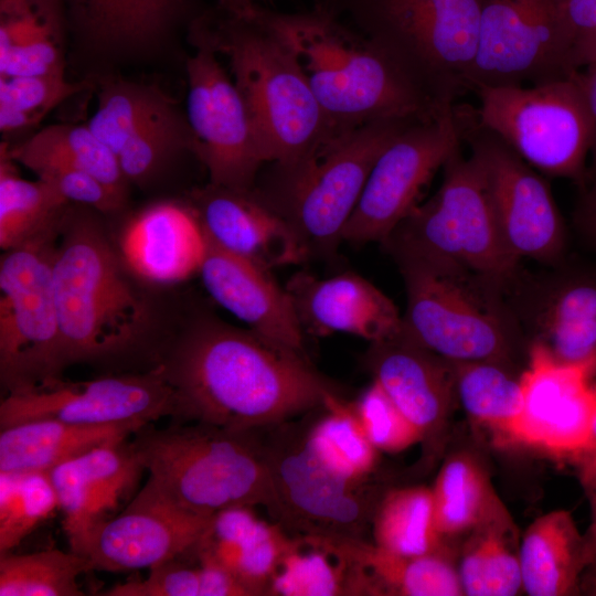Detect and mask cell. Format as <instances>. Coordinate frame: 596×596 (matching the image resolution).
Segmentation results:
<instances>
[{
	"label": "cell",
	"instance_id": "cell-1",
	"mask_svg": "<svg viewBox=\"0 0 596 596\" xmlns=\"http://www.w3.org/2000/svg\"><path fill=\"white\" fill-rule=\"evenodd\" d=\"M156 365L173 389L179 423L260 432L337 394L306 353L209 315L163 338Z\"/></svg>",
	"mask_w": 596,
	"mask_h": 596
},
{
	"label": "cell",
	"instance_id": "cell-2",
	"mask_svg": "<svg viewBox=\"0 0 596 596\" xmlns=\"http://www.w3.org/2000/svg\"><path fill=\"white\" fill-rule=\"evenodd\" d=\"M130 270L97 219L67 209L52 270L63 370L156 366L162 338L153 334L149 302Z\"/></svg>",
	"mask_w": 596,
	"mask_h": 596
},
{
	"label": "cell",
	"instance_id": "cell-3",
	"mask_svg": "<svg viewBox=\"0 0 596 596\" xmlns=\"http://www.w3.org/2000/svg\"><path fill=\"white\" fill-rule=\"evenodd\" d=\"M263 12L298 61L332 130L379 119L425 118L455 104L437 99L375 41L326 11Z\"/></svg>",
	"mask_w": 596,
	"mask_h": 596
},
{
	"label": "cell",
	"instance_id": "cell-4",
	"mask_svg": "<svg viewBox=\"0 0 596 596\" xmlns=\"http://www.w3.org/2000/svg\"><path fill=\"white\" fill-rule=\"evenodd\" d=\"M131 443L160 497L191 513L210 517L233 507H265L278 520L279 505L260 432H237L203 423L137 430Z\"/></svg>",
	"mask_w": 596,
	"mask_h": 596
},
{
	"label": "cell",
	"instance_id": "cell-5",
	"mask_svg": "<svg viewBox=\"0 0 596 596\" xmlns=\"http://www.w3.org/2000/svg\"><path fill=\"white\" fill-rule=\"evenodd\" d=\"M224 8V7H223ZM228 18L200 28L230 63L262 139L267 162L289 166L309 155L332 131L287 44L255 4L224 8Z\"/></svg>",
	"mask_w": 596,
	"mask_h": 596
},
{
	"label": "cell",
	"instance_id": "cell-6",
	"mask_svg": "<svg viewBox=\"0 0 596 596\" xmlns=\"http://www.w3.org/2000/svg\"><path fill=\"white\" fill-rule=\"evenodd\" d=\"M395 263L406 291V337L450 363H505L523 334L503 287L458 264Z\"/></svg>",
	"mask_w": 596,
	"mask_h": 596
},
{
	"label": "cell",
	"instance_id": "cell-7",
	"mask_svg": "<svg viewBox=\"0 0 596 596\" xmlns=\"http://www.w3.org/2000/svg\"><path fill=\"white\" fill-rule=\"evenodd\" d=\"M415 119H379L332 130L302 159L277 166L272 188L259 194L289 224L308 258L336 254L376 159Z\"/></svg>",
	"mask_w": 596,
	"mask_h": 596
},
{
	"label": "cell",
	"instance_id": "cell-8",
	"mask_svg": "<svg viewBox=\"0 0 596 596\" xmlns=\"http://www.w3.org/2000/svg\"><path fill=\"white\" fill-rule=\"evenodd\" d=\"M443 181L382 243L394 260L458 264L505 288L520 262L499 230L482 169L459 148L443 166Z\"/></svg>",
	"mask_w": 596,
	"mask_h": 596
},
{
	"label": "cell",
	"instance_id": "cell-9",
	"mask_svg": "<svg viewBox=\"0 0 596 596\" xmlns=\"http://www.w3.org/2000/svg\"><path fill=\"white\" fill-rule=\"evenodd\" d=\"M573 75L535 85L477 86L476 120L544 175L586 184L592 124Z\"/></svg>",
	"mask_w": 596,
	"mask_h": 596
},
{
	"label": "cell",
	"instance_id": "cell-10",
	"mask_svg": "<svg viewBox=\"0 0 596 596\" xmlns=\"http://www.w3.org/2000/svg\"><path fill=\"white\" fill-rule=\"evenodd\" d=\"M481 0H361L369 38L437 99L467 91L477 54Z\"/></svg>",
	"mask_w": 596,
	"mask_h": 596
},
{
	"label": "cell",
	"instance_id": "cell-11",
	"mask_svg": "<svg viewBox=\"0 0 596 596\" xmlns=\"http://www.w3.org/2000/svg\"><path fill=\"white\" fill-rule=\"evenodd\" d=\"M60 226L1 256L0 382L6 394L50 383L64 371L52 273Z\"/></svg>",
	"mask_w": 596,
	"mask_h": 596
},
{
	"label": "cell",
	"instance_id": "cell-12",
	"mask_svg": "<svg viewBox=\"0 0 596 596\" xmlns=\"http://www.w3.org/2000/svg\"><path fill=\"white\" fill-rule=\"evenodd\" d=\"M577 71L568 0H481L467 89L542 84Z\"/></svg>",
	"mask_w": 596,
	"mask_h": 596
},
{
	"label": "cell",
	"instance_id": "cell-13",
	"mask_svg": "<svg viewBox=\"0 0 596 596\" xmlns=\"http://www.w3.org/2000/svg\"><path fill=\"white\" fill-rule=\"evenodd\" d=\"M279 505V524L302 534L361 538L380 499L368 479L331 467L290 422L262 430Z\"/></svg>",
	"mask_w": 596,
	"mask_h": 596
},
{
	"label": "cell",
	"instance_id": "cell-14",
	"mask_svg": "<svg viewBox=\"0 0 596 596\" xmlns=\"http://www.w3.org/2000/svg\"><path fill=\"white\" fill-rule=\"evenodd\" d=\"M462 142L455 104L411 121L376 159L342 230V241L382 244L418 204L422 189Z\"/></svg>",
	"mask_w": 596,
	"mask_h": 596
},
{
	"label": "cell",
	"instance_id": "cell-15",
	"mask_svg": "<svg viewBox=\"0 0 596 596\" xmlns=\"http://www.w3.org/2000/svg\"><path fill=\"white\" fill-rule=\"evenodd\" d=\"M464 142L479 162L502 238L518 260L555 265L564 254L566 230L543 174L476 120L473 109L456 106Z\"/></svg>",
	"mask_w": 596,
	"mask_h": 596
},
{
	"label": "cell",
	"instance_id": "cell-16",
	"mask_svg": "<svg viewBox=\"0 0 596 596\" xmlns=\"http://www.w3.org/2000/svg\"><path fill=\"white\" fill-rule=\"evenodd\" d=\"M187 61V120L192 150L207 169L210 183L252 190L265 149L234 79L220 63L217 51L200 34Z\"/></svg>",
	"mask_w": 596,
	"mask_h": 596
},
{
	"label": "cell",
	"instance_id": "cell-17",
	"mask_svg": "<svg viewBox=\"0 0 596 596\" xmlns=\"http://www.w3.org/2000/svg\"><path fill=\"white\" fill-rule=\"evenodd\" d=\"M177 413L173 389L159 366L111 373L89 381L62 377L6 394L0 403V429L35 419L83 425L153 423Z\"/></svg>",
	"mask_w": 596,
	"mask_h": 596
},
{
	"label": "cell",
	"instance_id": "cell-18",
	"mask_svg": "<svg viewBox=\"0 0 596 596\" xmlns=\"http://www.w3.org/2000/svg\"><path fill=\"white\" fill-rule=\"evenodd\" d=\"M523 333L558 362L596 371V269L520 270L504 289Z\"/></svg>",
	"mask_w": 596,
	"mask_h": 596
},
{
	"label": "cell",
	"instance_id": "cell-19",
	"mask_svg": "<svg viewBox=\"0 0 596 596\" xmlns=\"http://www.w3.org/2000/svg\"><path fill=\"white\" fill-rule=\"evenodd\" d=\"M596 371L555 360L539 343H531L528 368L520 375L522 413L510 437L575 459L592 450L596 415Z\"/></svg>",
	"mask_w": 596,
	"mask_h": 596
},
{
	"label": "cell",
	"instance_id": "cell-20",
	"mask_svg": "<svg viewBox=\"0 0 596 596\" xmlns=\"http://www.w3.org/2000/svg\"><path fill=\"white\" fill-rule=\"evenodd\" d=\"M210 517L188 512L145 485L124 510L93 528L70 550L87 558L93 571L149 570L188 553Z\"/></svg>",
	"mask_w": 596,
	"mask_h": 596
},
{
	"label": "cell",
	"instance_id": "cell-21",
	"mask_svg": "<svg viewBox=\"0 0 596 596\" xmlns=\"http://www.w3.org/2000/svg\"><path fill=\"white\" fill-rule=\"evenodd\" d=\"M188 206L219 247L265 268L308 259L289 224L252 190L209 183L190 193Z\"/></svg>",
	"mask_w": 596,
	"mask_h": 596
},
{
	"label": "cell",
	"instance_id": "cell-22",
	"mask_svg": "<svg viewBox=\"0 0 596 596\" xmlns=\"http://www.w3.org/2000/svg\"><path fill=\"white\" fill-rule=\"evenodd\" d=\"M204 240L198 273L207 294L253 332L305 353V331L272 269L219 247L205 235Z\"/></svg>",
	"mask_w": 596,
	"mask_h": 596
},
{
	"label": "cell",
	"instance_id": "cell-23",
	"mask_svg": "<svg viewBox=\"0 0 596 596\" xmlns=\"http://www.w3.org/2000/svg\"><path fill=\"white\" fill-rule=\"evenodd\" d=\"M285 288L305 332L321 337L348 333L373 343L402 328L394 302L358 274L347 272L320 279L298 273Z\"/></svg>",
	"mask_w": 596,
	"mask_h": 596
},
{
	"label": "cell",
	"instance_id": "cell-24",
	"mask_svg": "<svg viewBox=\"0 0 596 596\" xmlns=\"http://www.w3.org/2000/svg\"><path fill=\"white\" fill-rule=\"evenodd\" d=\"M143 471L131 437L100 446L49 471L68 545L115 517Z\"/></svg>",
	"mask_w": 596,
	"mask_h": 596
},
{
	"label": "cell",
	"instance_id": "cell-25",
	"mask_svg": "<svg viewBox=\"0 0 596 596\" xmlns=\"http://www.w3.org/2000/svg\"><path fill=\"white\" fill-rule=\"evenodd\" d=\"M365 363L373 381L419 430L423 440L440 427L455 395L450 362L400 330L370 343Z\"/></svg>",
	"mask_w": 596,
	"mask_h": 596
},
{
	"label": "cell",
	"instance_id": "cell-26",
	"mask_svg": "<svg viewBox=\"0 0 596 596\" xmlns=\"http://www.w3.org/2000/svg\"><path fill=\"white\" fill-rule=\"evenodd\" d=\"M288 539L280 525L260 520L252 507H233L212 514L181 558L226 571L251 596L267 595Z\"/></svg>",
	"mask_w": 596,
	"mask_h": 596
},
{
	"label": "cell",
	"instance_id": "cell-27",
	"mask_svg": "<svg viewBox=\"0 0 596 596\" xmlns=\"http://www.w3.org/2000/svg\"><path fill=\"white\" fill-rule=\"evenodd\" d=\"M204 247L203 232L188 204L161 202L129 223L120 252L136 275L168 284L198 272Z\"/></svg>",
	"mask_w": 596,
	"mask_h": 596
},
{
	"label": "cell",
	"instance_id": "cell-28",
	"mask_svg": "<svg viewBox=\"0 0 596 596\" xmlns=\"http://www.w3.org/2000/svg\"><path fill=\"white\" fill-rule=\"evenodd\" d=\"M329 536L352 565L355 595H464L458 572L441 551L403 556L363 539Z\"/></svg>",
	"mask_w": 596,
	"mask_h": 596
},
{
	"label": "cell",
	"instance_id": "cell-29",
	"mask_svg": "<svg viewBox=\"0 0 596 596\" xmlns=\"http://www.w3.org/2000/svg\"><path fill=\"white\" fill-rule=\"evenodd\" d=\"M142 422L83 425L35 419L0 429V471H51L100 446L132 437Z\"/></svg>",
	"mask_w": 596,
	"mask_h": 596
},
{
	"label": "cell",
	"instance_id": "cell-30",
	"mask_svg": "<svg viewBox=\"0 0 596 596\" xmlns=\"http://www.w3.org/2000/svg\"><path fill=\"white\" fill-rule=\"evenodd\" d=\"M522 588L531 596L573 595L587 564L585 538L568 511L538 518L519 547Z\"/></svg>",
	"mask_w": 596,
	"mask_h": 596
},
{
	"label": "cell",
	"instance_id": "cell-31",
	"mask_svg": "<svg viewBox=\"0 0 596 596\" xmlns=\"http://www.w3.org/2000/svg\"><path fill=\"white\" fill-rule=\"evenodd\" d=\"M267 595H354L352 565L329 535L289 538L270 578Z\"/></svg>",
	"mask_w": 596,
	"mask_h": 596
},
{
	"label": "cell",
	"instance_id": "cell-32",
	"mask_svg": "<svg viewBox=\"0 0 596 596\" xmlns=\"http://www.w3.org/2000/svg\"><path fill=\"white\" fill-rule=\"evenodd\" d=\"M9 157L30 169L40 162H60L86 171L126 200L128 180L116 155L87 124L47 126L17 147L7 146Z\"/></svg>",
	"mask_w": 596,
	"mask_h": 596
},
{
	"label": "cell",
	"instance_id": "cell-33",
	"mask_svg": "<svg viewBox=\"0 0 596 596\" xmlns=\"http://www.w3.org/2000/svg\"><path fill=\"white\" fill-rule=\"evenodd\" d=\"M68 202L47 183L21 178L1 145L0 156V247L21 246L56 228Z\"/></svg>",
	"mask_w": 596,
	"mask_h": 596
},
{
	"label": "cell",
	"instance_id": "cell-34",
	"mask_svg": "<svg viewBox=\"0 0 596 596\" xmlns=\"http://www.w3.org/2000/svg\"><path fill=\"white\" fill-rule=\"evenodd\" d=\"M432 493L435 525L441 542L472 532L503 510L483 470L465 455L445 461Z\"/></svg>",
	"mask_w": 596,
	"mask_h": 596
},
{
	"label": "cell",
	"instance_id": "cell-35",
	"mask_svg": "<svg viewBox=\"0 0 596 596\" xmlns=\"http://www.w3.org/2000/svg\"><path fill=\"white\" fill-rule=\"evenodd\" d=\"M511 530L502 510L472 531L457 568L465 595L513 596L523 589L519 551H513Z\"/></svg>",
	"mask_w": 596,
	"mask_h": 596
},
{
	"label": "cell",
	"instance_id": "cell-36",
	"mask_svg": "<svg viewBox=\"0 0 596 596\" xmlns=\"http://www.w3.org/2000/svg\"><path fill=\"white\" fill-rule=\"evenodd\" d=\"M373 543L403 556H421L440 551L432 488L411 486L382 496L372 517Z\"/></svg>",
	"mask_w": 596,
	"mask_h": 596
},
{
	"label": "cell",
	"instance_id": "cell-37",
	"mask_svg": "<svg viewBox=\"0 0 596 596\" xmlns=\"http://www.w3.org/2000/svg\"><path fill=\"white\" fill-rule=\"evenodd\" d=\"M455 395L476 422L508 435L523 409L520 377L515 379L494 361L451 363Z\"/></svg>",
	"mask_w": 596,
	"mask_h": 596
},
{
	"label": "cell",
	"instance_id": "cell-38",
	"mask_svg": "<svg viewBox=\"0 0 596 596\" xmlns=\"http://www.w3.org/2000/svg\"><path fill=\"white\" fill-rule=\"evenodd\" d=\"M72 14L86 33L105 44L138 45L159 35L173 0H68Z\"/></svg>",
	"mask_w": 596,
	"mask_h": 596
},
{
	"label": "cell",
	"instance_id": "cell-39",
	"mask_svg": "<svg viewBox=\"0 0 596 596\" xmlns=\"http://www.w3.org/2000/svg\"><path fill=\"white\" fill-rule=\"evenodd\" d=\"M173 106L175 103L155 86L114 79L102 85L87 126L117 157L142 127Z\"/></svg>",
	"mask_w": 596,
	"mask_h": 596
},
{
	"label": "cell",
	"instance_id": "cell-40",
	"mask_svg": "<svg viewBox=\"0 0 596 596\" xmlns=\"http://www.w3.org/2000/svg\"><path fill=\"white\" fill-rule=\"evenodd\" d=\"M89 571L88 560L71 550L0 554V596H83L78 577Z\"/></svg>",
	"mask_w": 596,
	"mask_h": 596
},
{
	"label": "cell",
	"instance_id": "cell-41",
	"mask_svg": "<svg viewBox=\"0 0 596 596\" xmlns=\"http://www.w3.org/2000/svg\"><path fill=\"white\" fill-rule=\"evenodd\" d=\"M306 438L322 460L353 478L368 479L376 467L379 451L368 439L352 403L337 394L328 397Z\"/></svg>",
	"mask_w": 596,
	"mask_h": 596
},
{
	"label": "cell",
	"instance_id": "cell-42",
	"mask_svg": "<svg viewBox=\"0 0 596 596\" xmlns=\"http://www.w3.org/2000/svg\"><path fill=\"white\" fill-rule=\"evenodd\" d=\"M57 509L47 471H0V554L15 549Z\"/></svg>",
	"mask_w": 596,
	"mask_h": 596
},
{
	"label": "cell",
	"instance_id": "cell-43",
	"mask_svg": "<svg viewBox=\"0 0 596 596\" xmlns=\"http://www.w3.org/2000/svg\"><path fill=\"white\" fill-rule=\"evenodd\" d=\"M107 596H251L226 571L181 557L149 568L145 579L116 584L103 593Z\"/></svg>",
	"mask_w": 596,
	"mask_h": 596
},
{
	"label": "cell",
	"instance_id": "cell-44",
	"mask_svg": "<svg viewBox=\"0 0 596 596\" xmlns=\"http://www.w3.org/2000/svg\"><path fill=\"white\" fill-rule=\"evenodd\" d=\"M192 146L187 116L173 106L142 127L117 153V159L128 182L145 185L174 155Z\"/></svg>",
	"mask_w": 596,
	"mask_h": 596
},
{
	"label": "cell",
	"instance_id": "cell-45",
	"mask_svg": "<svg viewBox=\"0 0 596 596\" xmlns=\"http://www.w3.org/2000/svg\"><path fill=\"white\" fill-rule=\"evenodd\" d=\"M352 407L368 439L379 453H400L423 440L419 430L375 381L352 402Z\"/></svg>",
	"mask_w": 596,
	"mask_h": 596
},
{
	"label": "cell",
	"instance_id": "cell-46",
	"mask_svg": "<svg viewBox=\"0 0 596 596\" xmlns=\"http://www.w3.org/2000/svg\"><path fill=\"white\" fill-rule=\"evenodd\" d=\"M86 87L64 74L0 77V107L25 114L33 125L55 106Z\"/></svg>",
	"mask_w": 596,
	"mask_h": 596
},
{
	"label": "cell",
	"instance_id": "cell-47",
	"mask_svg": "<svg viewBox=\"0 0 596 596\" xmlns=\"http://www.w3.org/2000/svg\"><path fill=\"white\" fill-rule=\"evenodd\" d=\"M30 170L68 203L93 207L102 213L116 212L125 204L126 200L99 179L72 166L60 162H40L32 166Z\"/></svg>",
	"mask_w": 596,
	"mask_h": 596
},
{
	"label": "cell",
	"instance_id": "cell-48",
	"mask_svg": "<svg viewBox=\"0 0 596 596\" xmlns=\"http://www.w3.org/2000/svg\"><path fill=\"white\" fill-rule=\"evenodd\" d=\"M64 74L56 40V17L41 24L0 62V77Z\"/></svg>",
	"mask_w": 596,
	"mask_h": 596
},
{
	"label": "cell",
	"instance_id": "cell-49",
	"mask_svg": "<svg viewBox=\"0 0 596 596\" xmlns=\"http://www.w3.org/2000/svg\"><path fill=\"white\" fill-rule=\"evenodd\" d=\"M578 68L596 62V0H568Z\"/></svg>",
	"mask_w": 596,
	"mask_h": 596
},
{
	"label": "cell",
	"instance_id": "cell-50",
	"mask_svg": "<svg viewBox=\"0 0 596 596\" xmlns=\"http://www.w3.org/2000/svg\"><path fill=\"white\" fill-rule=\"evenodd\" d=\"M581 479L588 497L592 521L584 534L586 544L587 564L582 579V586L596 592V450L589 451L578 458Z\"/></svg>",
	"mask_w": 596,
	"mask_h": 596
},
{
	"label": "cell",
	"instance_id": "cell-51",
	"mask_svg": "<svg viewBox=\"0 0 596 596\" xmlns=\"http://www.w3.org/2000/svg\"><path fill=\"white\" fill-rule=\"evenodd\" d=\"M574 223L596 252V175L592 177L589 187H584L574 212Z\"/></svg>",
	"mask_w": 596,
	"mask_h": 596
},
{
	"label": "cell",
	"instance_id": "cell-52",
	"mask_svg": "<svg viewBox=\"0 0 596 596\" xmlns=\"http://www.w3.org/2000/svg\"><path fill=\"white\" fill-rule=\"evenodd\" d=\"M585 71H578L577 77L581 84L592 124L590 151L593 159L590 177L596 175V62L585 66Z\"/></svg>",
	"mask_w": 596,
	"mask_h": 596
},
{
	"label": "cell",
	"instance_id": "cell-53",
	"mask_svg": "<svg viewBox=\"0 0 596 596\" xmlns=\"http://www.w3.org/2000/svg\"><path fill=\"white\" fill-rule=\"evenodd\" d=\"M221 4L227 9H238L254 4L256 0H220Z\"/></svg>",
	"mask_w": 596,
	"mask_h": 596
},
{
	"label": "cell",
	"instance_id": "cell-54",
	"mask_svg": "<svg viewBox=\"0 0 596 596\" xmlns=\"http://www.w3.org/2000/svg\"><path fill=\"white\" fill-rule=\"evenodd\" d=\"M593 450H596V415H595L593 428H592V450L590 451Z\"/></svg>",
	"mask_w": 596,
	"mask_h": 596
},
{
	"label": "cell",
	"instance_id": "cell-55",
	"mask_svg": "<svg viewBox=\"0 0 596 596\" xmlns=\"http://www.w3.org/2000/svg\"><path fill=\"white\" fill-rule=\"evenodd\" d=\"M173 1H175L179 4V3H181L182 0H173Z\"/></svg>",
	"mask_w": 596,
	"mask_h": 596
}]
</instances>
